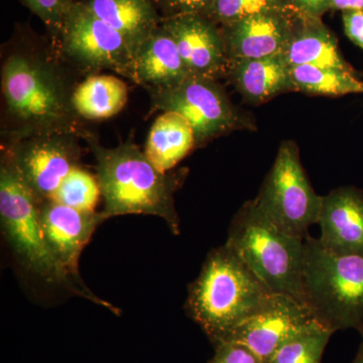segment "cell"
<instances>
[{
    "mask_svg": "<svg viewBox=\"0 0 363 363\" xmlns=\"http://www.w3.org/2000/svg\"><path fill=\"white\" fill-rule=\"evenodd\" d=\"M213 357L208 363H264L242 344L224 341L215 344Z\"/></svg>",
    "mask_w": 363,
    "mask_h": 363,
    "instance_id": "28",
    "label": "cell"
},
{
    "mask_svg": "<svg viewBox=\"0 0 363 363\" xmlns=\"http://www.w3.org/2000/svg\"><path fill=\"white\" fill-rule=\"evenodd\" d=\"M298 14L274 11L219 26L228 61L285 54Z\"/></svg>",
    "mask_w": 363,
    "mask_h": 363,
    "instance_id": "13",
    "label": "cell"
},
{
    "mask_svg": "<svg viewBox=\"0 0 363 363\" xmlns=\"http://www.w3.org/2000/svg\"><path fill=\"white\" fill-rule=\"evenodd\" d=\"M363 9V0H331V11H357Z\"/></svg>",
    "mask_w": 363,
    "mask_h": 363,
    "instance_id": "31",
    "label": "cell"
},
{
    "mask_svg": "<svg viewBox=\"0 0 363 363\" xmlns=\"http://www.w3.org/2000/svg\"><path fill=\"white\" fill-rule=\"evenodd\" d=\"M216 0H154L162 18L198 14L209 16Z\"/></svg>",
    "mask_w": 363,
    "mask_h": 363,
    "instance_id": "27",
    "label": "cell"
},
{
    "mask_svg": "<svg viewBox=\"0 0 363 363\" xmlns=\"http://www.w3.org/2000/svg\"><path fill=\"white\" fill-rule=\"evenodd\" d=\"M33 14L38 16L47 28L52 42L58 39L67 11L71 4L66 0H21Z\"/></svg>",
    "mask_w": 363,
    "mask_h": 363,
    "instance_id": "26",
    "label": "cell"
},
{
    "mask_svg": "<svg viewBox=\"0 0 363 363\" xmlns=\"http://www.w3.org/2000/svg\"><path fill=\"white\" fill-rule=\"evenodd\" d=\"M67 2H68L69 4H73V2L77 1V0H66Z\"/></svg>",
    "mask_w": 363,
    "mask_h": 363,
    "instance_id": "33",
    "label": "cell"
},
{
    "mask_svg": "<svg viewBox=\"0 0 363 363\" xmlns=\"http://www.w3.org/2000/svg\"><path fill=\"white\" fill-rule=\"evenodd\" d=\"M305 304L325 328H363V257L339 255L305 238L302 271Z\"/></svg>",
    "mask_w": 363,
    "mask_h": 363,
    "instance_id": "4",
    "label": "cell"
},
{
    "mask_svg": "<svg viewBox=\"0 0 363 363\" xmlns=\"http://www.w3.org/2000/svg\"><path fill=\"white\" fill-rule=\"evenodd\" d=\"M322 197L308 180L297 143L286 140L279 147L255 202L281 233L305 240L310 226L319 220Z\"/></svg>",
    "mask_w": 363,
    "mask_h": 363,
    "instance_id": "7",
    "label": "cell"
},
{
    "mask_svg": "<svg viewBox=\"0 0 363 363\" xmlns=\"http://www.w3.org/2000/svg\"><path fill=\"white\" fill-rule=\"evenodd\" d=\"M54 45L67 64L88 75L111 70L130 79L133 55L130 44L80 0L69 7Z\"/></svg>",
    "mask_w": 363,
    "mask_h": 363,
    "instance_id": "8",
    "label": "cell"
},
{
    "mask_svg": "<svg viewBox=\"0 0 363 363\" xmlns=\"http://www.w3.org/2000/svg\"><path fill=\"white\" fill-rule=\"evenodd\" d=\"M0 221L4 236L21 264L48 283L65 286L97 304L113 309L90 290L78 286L57 264L45 245L39 203L21 180L11 160L1 152L0 162Z\"/></svg>",
    "mask_w": 363,
    "mask_h": 363,
    "instance_id": "6",
    "label": "cell"
},
{
    "mask_svg": "<svg viewBox=\"0 0 363 363\" xmlns=\"http://www.w3.org/2000/svg\"><path fill=\"white\" fill-rule=\"evenodd\" d=\"M296 91L319 96L338 97L363 94V81L355 71L332 67L301 65L291 67Z\"/></svg>",
    "mask_w": 363,
    "mask_h": 363,
    "instance_id": "22",
    "label": "cell"
},
{
    "mask_svg": "<svg viewBox=\"0 0 363 363\" xmlns=\"http://www.w3.org/2000/svg\"><path fill=\"white\" fill-rule=\"evenodd\" d=\"M80 138L72 133L26 136L2 143L1 152L40 204L51 199L62 181L79 167Z\"/></svg>",
    "mask_w": 363,
    "mask_h": 363,
    "instance_id": "10",
    "label": "cell"
},
{
    "mask_svg": "<svg viewBox=\"0 0 363 363\" xmlns=\"http://www.w3.org/2000/svg\"><path fill=\"white\" fill-rule=\"evenodd\" d=\"M45 245L66 274L89 290L79 276V259L93 233L105 219L102 212H85L49 199L39 204Z\"/></svg>",
    "mask_w": 363,
    "mask_h": 363,
    "instance_id": "12",
    "label": "cell"
},
{
    "mask_svg": "<svg viewBox=\"0 0 363 363\" xmlns=\"http://www.w3.org/2000/svg\"><path fill=\"white\" fill-rule=\"evenodd\" d=\"M342 23L346 37L363 50V9L342 11Z\"/></svg>",
    "mask_w": 363,
    "mask_h": 363,
    "instance_id": "29",
    "label": "cell"
},
{
    "mask_svg": "<svg viewBox=\"0 0 363 363\" xmlns=\"http://www.w3.org/2000/svg\"><path fill=\"white\" fill-rule=\"evenodd\" d=\"M82 138L96 161L105 219L121 215H152L164 219L172 233L180 234L175 194L183 186L187 169L162 173L135 143L105 147L89 131Z\"/></svg>",
    "mask_w": 363,
    "mask_h": 363,
    "instance_id": "2",
    "label": "cell"
},
{
    "mask_svg": "<svg viewBox=\"0 0 363 363\" xmlns=\"http://www.w3.org/2000/svg\"><path fill=\"white\" fill-rule=\"evenodd\" d=\"M197 147L195 133L187 119L177 112H162L150 128L145 154L162 173L173 171Z\"/></svg>",
    "mask_w": 363,
    "mask_h": 363,
    "instance_id": "20",
    "label": "cell"
},
{
    "mask_svg": "<svg viewBox=\"0 0 363 363\" xmlns=\"http://www.w3.org/2000/svg\"><path fill=\"white\" fill-rule=\"evenodd\" d=\"M272 295L225 242L208 253L199 276L189 286L185 309L215 345L264 309Z\"/></svg>",
    "mask_w": 363,
    "mask_h": 363,
    "instance_id": "3",
    "label": "cell"
},
{
    "mask_svg": "<svg viewBox=\"0 0 363 363\" xmlns=\"http://www.w3.org/2000/svg\"><path fill=\"white\" fill-rule=\"evenodd\" d=\"M128 98V86L123 80L116 76L92 74L76 87L73 104L81 118L101 121L123 111Z\"/></svg>",
    "mask_w": 363,
    "mask_h": 363,
    "instance_id": "21",
    "label": "cell"
},
{
    "mask_svg": "<svg viewBox=\"0 0 363 363\" xmlns=\"http://www.w3.org/2000/svg\"><path fill=\"white\" fill-rule=\"evenodd\" d=\"M358 332H359L360 336H362V342H360L357 357H355L352 363H363V328Z\"/></svg>",
    "mask_w": 363,
    "mask_h": 363,
    "instance_id": "32",
    "label": "cell"
},
{
    "mask_svg": "<svg viewBox=\"0 0 363 363\" xmlns=\"http://www.w3.org/2000/svg\"><path fill=\"white\" fill-rule=\"evenodd\" d=\"M334 332L318 325L284 343L269 363H321Z\"/></svg>",
    "mask_w": 363,
    "mask_h": 363,
    "instance_id": "24",
    "label": "cell"
},
{
    "mask_svg": "<svg viewBox=\"0 0 363 363\" xmlns=\"http://www.w3.org/2000/svg\"><path fill=\"white\" fill-rule=\"evenodd\" d=\"M318 224L322 247L339 255L363 257V193L340 187L322 197Z\"/></svg>",
    "mask_w": 363,
    "mask_h": 363,
    "instance_id": "15",
    "label": "cell"
},
{
    "mask_svg": "<svg viewBox=\"0 0 363 363\" xmlns=\"http://www.w3.org/2000/svg\"><path fill=\"white\" fill-rule=\"evenodd\" d=\"M318 325L321 324L307 305L274 294L264 309L240 325L224 341L242 344L269 363L284 343Z\"/></svg>",
    "mask_w": 363,
    "mask_h": 363,
    "instance_id": "11",
    "label": "cell"
},
{
    "mask_svg": "<svg viewBox=\"0 0 363 363\" xmlns=\"http://www.w3.org/2000/svg\"><path fill=\"white\" fill-rule=\"evenodd\" d=\"M227 245L269 291L304 302L302 286L305 240L281 233L250 200L234 215ZM306 305V304H305Z\"/></svg>",
    "mask_w": 363,
    "mask_h": 363,
    "instance_id": "5",
    "label": "cell"
},
{
    "mask_svg": "<svg viewBox=\"0 0 363 363\" xmlns=\"http://www.w3.org/2000/svg\"><path fill=\"white\" fill-rule=\"evenodd\" d=\"M294 11L303 16L322 18L331 11V0H286Z\"/></svg>",
    "mask_w": 363,
    "mask_h": 363,
    "instance_id": "30",
    "label": "cell"
},
{
    "mask_svg": "<svg viewBox=\"0 0 363 363\" xmlns=\"http://www.w3.org/2000/svg\"><path fill=\"white\" fill-rule=\"evenodd\" d=\"M274 11L293 9L286 0H216L208 18L217 26H222L255 14Z\"/></svg>",
    "mask_w": 363,
    "mask_h": 363,
    "instance_id": "25",
    "label": "cell"
},
{
    "mask_svg": "<svg viewBox=\"0 0 363 363\" xmlns=\"http://www.w3.org/2000/svg\"><path fill=\"white\" fill-rule=\"evenodd\" d=\"M149 93L152 108L177 112L187 119L197 147L231 131L250 128L247 117L234 106L216 79L190 76L175 87Z\"/></svg>",
    "mask_w": 363,
    "mask_h": 363,
    "instance_id": "9",
    "label": "cell"
},
{
    "mask_svg": "<svg viewBox=\"0 0 363 363\" xmlns=\"http://www.w3.org/2000/svg\"><path fill=\"white\" fill-rule=\"evenodd\" d=\"M190 76L175 40L162 23L133 51L128 80L147 91L175 87Z\"/></svg>",
    "mask_w": 363,
    "mask_h": 363,
    "instance_id": "16",
    "label": "cell"
},
{
    "mask_svg": "<svg viewBox=\"0 0 363 363\" xmlns=\"http://www.w3.org/2000/svg\"><path fill=\"white\" fill-rule=\"evenodd\" d=\"M226 77L248 104H266L279 94L296 91L291 66L284 55L228 61Z\"/></svg>",
    "mask_w": 363,
    "mask_h": 363,
    "instance_id": "17",
    "label": "cell"
},
{
    "mask_svg": "<svg viewBox=\"0 0 363 363\" xmlns=\"http://www.w3.org/2000/svg\"><path fill=\"white\" fill-rule=\"evenodd\" d=\"M162 25L175 40L191 76L216 79L226 75L228 58L220 28L198 14L162 18Z\"/></svg>",
    "mask_w": 363,
    "mask_h": 363,
    "instance_id": "14",
    "label": "cell"
},
{
    "mask_svg": "<svg viewBox=\"0 0 363 363\" xmlns=\"http://www.w3.org/2000/svg\"><path fill=\"white\" fill-rule=\"evenodd\" d=\"M101 195L97 176L76 167L60 184L51 199L74 209L85 212H96Z\"/></svg>",
    "mask_w": 363,
    "mask_h": 363,
    "instance_id": "23",
    "label": "cell"
},
{
    "mask_svg": "<svg viewBox=\"0 0 363 363\" xmlns=\"http://www.w3.org/2000/svg\"><path fill=\"white\" fill-rule=\"evenodd\" d=\"M284 56L291 67L314 65L354 71L343 58L337 38L322 18L298 14Z\"/></svg>",
    "mask_w": 363,
    "mask_h": 363,
    "instance_id": "18",
    "label": "cell"
},
{
    "mask_svg": "<svg viewBox=\"0 0 363 363\" xmlns=\"http://www.w3.org/2000/svg\"><path fill=\"white\" fill-rule=\"evenodd\" d=\"M54 43L18 26L1 66L4 142L47 133H72L82 138L73 104L75 82L61 59L50 56Z\"/></svg>",
    "mask_w": 363,
    "mask_h": 363,
    "instance_id": "1",
    "label": "cell"
},
{
    "mask_svg": "<svg viewBox=\"0 0 363 363\" xmlns=\"http://www.w3.org/2000/svg\"><path fill=\"white\" fill-rule=\"evenodd\" d=\"M100 20L117 30L133 52L161 25L154 0H80Z\"/></svg>",
    "mask_w": 363,
    "mask_h": 363,
    "instance_id": "19",
    "label": "cell"
}]
</instances>
